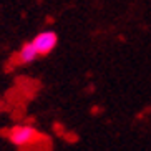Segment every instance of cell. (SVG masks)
<instances>
[{"label":"cell","mask_w":151,"mask_h":151,"mask_svg":"<svg viewBox=\"0 0 151 151\" xmlns=\"http://www.w3.org/2000/svg\"><path fill=\"white\" fill-rule=\"evenodd\" d=\"M7 138L12 145L18 148H30L37 143L40 134L30 124H15L7 131Z\"/></svg>","instance_id":"obj_1"},{"label":"cell","mask_w":151,"mask_h":151,"mask_svg":"<svg viewBox=\"0 0 151 151\" xmlns=\"http://www.w3.org/2000/svg\"><path fill=\"white\" fill-rule=\"evenodd\" d=\"M57 42H58V37L55 32L52 30H47V32H40V33H37L35 38L32 40L35 50L38 52L40 57H45V55H48L52 50L57 47Z\"/></svg>","instance_id":"obj_2"},{"label":"cell","mask_w":151,"mask_h":151,"mask_svg":"<svg viewBox=\"0 0 151 151\" xmlns=\"http://www.w3.org/2000/svg\"><path fill=\"white\" fill-rule=\"evenodd\" d=\"M38 57H40V55H38V52L35 50L33 43H32V42H28V43H25L22 48L18 50V53H17V63H20V65H28V63L35 62Z\"/></svg>","instance_id":"obj_3"}]
</instances>
